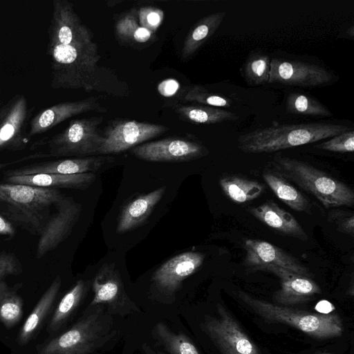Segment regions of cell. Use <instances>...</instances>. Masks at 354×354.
I'll use <instances>...</instances> for the list:
<instances>
[{
  "label": "cell",
  "instance_id": "26",
  "mask_svg": "<svg viewBox=\"0 0 354 354\" xmlns=\"http://www.w3.org/2000/svg\"><path fill=\"white\" fill-rule=\"evenodd\" d=\"M263 178L276 196L291 209L311 213L312 205L309 200L287 179L273 170L264 171Z\"/></svg>",
  "mask_w": 354,
  "mask_h": 354
},
{
  "label": "cell",
  "instance_id": "6",
  "mask_svg": "<svg viewBox=\"0 0 354 354\" xmlns=\"http://www.w3.org/2000/svg\"><path fill=\"white\" fill-rule=\"evenodd\" d=\"M237 295L254 313L270 322L289 324L317 338H331L342 334V321L337 314L299 311L252 297L244 292Z\"/></svg>",
  "mask_w": 354,
  "mask_h": 354
},
{
  "label": "cell",
  "instance_id": "37",
  "mask_svg": "<svg viewBox=\"0 0 354 354\" xmlns=\"http://www.w3.org/2000/svg\"><path fill=\"white\" fill-rule=\"evenodd\" d=\"M164 19V12L153 6H142L138 10L139 26L151 30L153 33L157 30Z\"/></svg>",
  "mask_w": 354,
  "mask_h": 354
},
{
  "label": "cell",
  "instance_id": "42",
  "mask_svg": "<svg viewBox=\"0 0 354 354\" xmlns=\"http://www.w3.org/2000/svg\"><path fill=\"white\" fill-rule=\"evenodd\" d=\"M15 234V229L11 221L0 213V235L12 237Z\"/></svg>",
  "mask_w": 354,
  "mask_h": 354
},
{
  "label": "cell",
  "instance_id": "43",
  "mask_svg": "<svg viewBox=\"0 0 354 354\" xmlns=\"http://www.w3.org/2000/svg\"><path fill=\"white\" fill-rule=\"evenodd\" d=\"M142 354H162V353L153 350L147 344H144L142 346Z\"/></svg>",
  "mask_w": 354,
  "mask_h": 354
},
{
  "label": "cell",
  "instance_id": "12",
  "mask_svg": "<svg viewBox=\"0 0 354 354\" xmlns=\"http://www.w3.org/2000/svg\"><path fill=\"white\" fill-rule=\"evenodd\" d=\"M92 289L93 298L90 306L103 305L111 315L121 317L141 312L128 297L119 274L109 266L102 268L93 280Z\"/></svg>",
  "mask_w": 354,
  "mask_h": 354
},
{
  "label": "cell",
  "instance_id": "33",
  "mask_svg": "<svg viewBox=\"0 0 354 354\" xmlns=\"http://www.w3.org/2000/svg\"><path fill=\"white\" fill-rule=\"evenodd\" d=\"M287 113L313 117H331L330 109L311 95L292 92L288 95L286 103Z\"/></svg>",
  "mask_w": 354,
  "mask_h": 354
},
{
  "label": "cell",
  "instance_id": "27",
  "mask_svg": "<svg viewBox=\"0 0 354 354\" xmlns=\"http://www.w3.org/2000/svg\"><path fill=\"white\" fill-rule=\"evenodd\" d=\"M226 12L209 14L198 20L189 30L183 44L182 57H191L209 39L221 24Z\"/></svg>",
  "mask_w": 354,
  "mask_h": 354
},
{
  "label": "cell",
  "instance_id": "1",
  "mask_svg": "<svg viewBox=\"0 0 354 354\" xmlns=\"http://www.w3.org/2000/svg\"><path fill=\"white\" fill-rule=\"evenodd\" d=\"M51 86L82 89L124 97L130 88L110 68L98 65L100 55L96 43L87 46L50 45Z\"/></svg>",
  "mask_w": 354,
  "mask_h": 354
},
{
  "label": "cell",
  "instance_id": "44",
  "mask_svg": "<svg viewBox=\"0 0 354 354\" xmlns=\"http://www.w3.org/2000/svg\"><path fill=\"white\" fill-rule=\"evenodd\" d=\"M317 354H333V353H317Z\"/></svg>",
  "mask_w": 354,
  "mask_h": 354
},
{
  "label": "cell",
  "instance_id": "34",
  "mask_svg": "<svg viewBox=\"0 0 354 354\" xmlns=\"http://www.w3.org/2000/svg\"><path fill=\"white\" fill-rule=\"evenodd\" d=\"M181 99L185 102L204 104L217 108H229L232 104L231 99L222 95L208 91L201 86L195 85L189 87L183 92Z\"/></svg>",
  "mask_w": 354,
  "mask_h": 354
},
{
  "label": "cell",
  "instance_id": "19",
  "mask_svg": "<svg viewBox=\"0 0 354 354\" xmlns=\"http://www.w3.org/2000/svg\"><path fill=\"white\" fill-rule=\"evenodd\" d=\"M113 157L94 156L77 158L61 159L24 166L10 170L6 176L46 174H80L93 173L113 162Z\"/></svg>",
  "mask_w": 354,
  "mask_h": 354
},
{
  "label": "cell",
  "instance_id": "17",
  "mask_svg": "<svg viewBox=\"0 0 354 354\" xmlns=\"http://www.w3.org/2000/svg\"><path fill=\"white\" fill-rule=\"evenodd\" d=\"M57 212L52 216L39 235L36 257L41 259L53 250L69 235L77 221L81 205L66 197L56 206Z\"/></svg>",
  "mask_w": 354,
  "mask_h": 354
},
{
  "label": "cell",
  "instance_id": "4",
  "mask_svg": "<svg viewBox=\"0 0 354 354\" xmlns=\"http://www.w3.org/2000/svg\"><path fill=\"white\" fill-rule=\"evenodd\" d=\"M113 323L104 306H88L70 328L37 345L36 354H91L114 337Z\"/></svg>",
  "mask_w": 354,
  "mask_h": 354
},
{
  "label": "cell",
  "instance_id": "11",
  "mask_svg": "<svg viewBox=\"0 0 354 354\" xmlns=\"http://www.w3.org/2000/svg\"><path fill=\"white\" fill-rule=\"evenodd\" d=\"M48 35L50 45L81 46L94 43L92 32L83 24L73 5L66 0H53Z\"/></svg>",
  "mask_w": 354,
  "mask_h": 354
},
{
  "label": "cell",
  "instance_id": "7",
  "mask_svg": "<svg viewBox=\"0 0 354 354\" xmlns=\"http://www.w3.org/2000/svg\"><path fill=\"white\" fill-rule=\"evenodd\" d=\"M102 120V117L93 116L70 121L66 129L49 140V156H98L104 141L98 131Z\"/></svg>",
  "mask_w": 354,
  "mask_h": 354
},
{
  "label": "cell",
  "instance_id": "9",
  "mask_svg": "<svg viewBox=\"0 0 354 354\" xmlns=\"http://www.w3.org/2000/svg\"><path fill=\"white\" fill-rule=\"evenodd\" d=\"M335 80L333 73L319 65L279 58L270 60L268 83L315 88L330 84Z\"/></svg>",
  "mask_w": 354,
  "mask_h": 354
},
{
  "label": "cell",
  "instance_id": "41",
  "mask_svg": "<svg viewBox=\"0 0 354 354\" xmlns=\"http://www.w3.org/2000/svg\"><path fill=\"white\" fill-rule=\"evenodd\" d=\"M178 88L179 84L177 81L167 80L159 84L158 91L162 95L171 96L176 92Z\"/></svg>",
  "mask_w": 354,
  "mask_h": 354
},
{
  "label": "cell",
  "instance_id": "8",
  "mask_svg": "<svg viewBox=\"0 0 354 354\" xmlns=\"http://www.w3.org/2000/svg\"><path fill=\"white\" fill-rule=\"evenodd\" d=\"M168 130L166 126L136 120H116L105 128L98 156L117 153L136 147Z\"/></svg>",
  "mask_w": 354,
  "mask_h": 354
},
{
  "label": "cell",
  "instance_id": "20",
  "mask_svg": "<svg viewBox=\"0 0 354 354\" xmlns=\"http://www.w3.org/2000/svg\"><path fill=\"white\" fill-rule=\"evenodd\" d=\"M276 274L281 281V288L274 295V300L283 305L304 302L322 290L311 278L288 270L269 266L264 269Z\"/></svg>",
  "mask_w": 354,
  "mask_h": 354
},
{
  "label": "cell",
  "instance_id": "39",
  "mask_svg": "<svg viewBox=\"0 0 354 354\" xmlns=\"http://www.w3.org/2000/svg\"><path fill=\"white\" fill-rule=\"evenodd\" d=\"M22 272V266L18 258L10 252H0V281L10 275Z\"/></svg>",
  "mask_w": 354,
  "mask_h": 354
},
{
  "label": "cell",
  "instance_id": "15",
  "mask_svg": "<svg viewBox=\"0 0 354 354\" xmlns=\"http://www.w3.org/2000/svg\"><path fill=\"white\" fill-rule=\"evenodd\" d=\"M245 256L243 266L252 270H264L269 266L279 267L309 278L313 277L310 270L294 256L268 242L247 239L243 245Z\"/></svg>",
  "mask_w": 354,
  "mask_h": 354
},
{
  "label": "cell",
  "instance_id": "13",
  "mask_svg": "<svg viewBox=\"0 0 354 354\" xmlns=\"http://www.w3.org/2000/svg\"><path fill=\"white\" fill-rule=\"evenodd\" d=\"M138 158L149 162H186L208 154L209 150L198 142L182 138H167L147 142L133 147Z\"/></svg>",
  "mask_w": 354,
  "mask_h": 354
},
{
  "label": "cell",
  "instance_id": "38",
  "mask_svg": "<svg viewBox=\"0 0 354 354\" xmlns=\"http://www.w3.org/2000/svg\"><path fill=\"white\" fill-rule=\"evenodd\" d=\"M328 221L337 226V230L351 236H354V215L352 212L332 209L328 215Z\"/></svg>",
  "mask_w": 354,
  "mask_h": 354
},
{
  "label": "cell",
  "instance_id": "2",
  "mask_svg": "<svg viewBox=\"0 0 354 354\" xmlns=\"http://www.w3.org/2000/svg\"><path fill=\"white\" fill-rule=\"evenodd\" d=\"M66 198L58 189L14 183H0V211L12 223L34 235H40L52 206Z\"/></svg>",
  "mask_w": 354,
  "mask_h": 354
},
{
  "label": "cell",
  "instance_id": "29",
  "mask_svg": "<svg viewBox=\"0 0 354 354\" xmlns=\"http://www.w3.org/2000/svg\"><path fill=\"white\" fill-rule=\"evenodd\" d=\"M219 183L223 193L236 203H244L259 197L264 190L258 181L236 175H224Z\"/></svg>",
  "mask_w": 354,
  "mask_h": 354
},
{
  "label": "cell",
  "instance_id": "24",
  "mask_svg": "<svg viewBox=\"0 0 354 354\" xmlns=\"http://www.w3.org/2000/svg\"><path fill=\"white\" fill-rule=\"evenodd\" d=\"M165 192L160 187L140 195L127 203L122 209L117 225L118 233H125L140 226L151 214Z\"/></svg>",
  "mask_w": 354,
  "mask_h": 354
},
{
  "label": "cell",
  "instance_id": "25",
  "mask_svg": "<svg viewBox=\"0 0 354 354\" xmlns=\"http://www.w3.org/2000/svg\"><path fill=\"white\" fill-rule=\"evenodd\" d=\"M88 289L89 283L80 279L63 296L47 325L48 334L55 335L64 328L82 304Z\"/></svg>",
  "mask_w": 354,
  "mask_h": 354
},
{
  "label": "cell",
  "instance_id": "36",
  "mask_svg": "<svg viewBox=\"0 0 354 354\" xmlns=\"http://www.w3.org/2000/svg\"><path fill=\"white\" fill-rule=\"evenodd\" d=\"M315 148L335 153H351L354 151V129L341 133L319 143Z\"/></svg>",
  "mask_w": 354,
  "mask_h": 354
},
{
  "label": "cell",
  "instance_id": "21",
  "mask_svg": "<svg viewBox=\"0 0 354 354\" xmlns=\"http://www.w3.org/2000/svg\"><path fill=\"white\" fill-rule=\"evenodd\" d=\"M250 214L261 223L283 236L306 241L308 235L296 218L272 200L250 209Z\"/></svg>",
  "mask_w": 354,
  "mask_h": 354
},
{
  "label": "cell",
  "instance_id": "28",
  "mask_svg": "<svg viewBox=\"0 0 354 354\" xmlns=\"http://www.w3.org/2000/svg\"><path fill=\"white\" fill-rule=\"evenodd\" d=\"M174 111L183 120L197 124H217L238 119L235 113L225 109L196 103L176 104Z\"/></svg>",
  "mask_w": 354,
  "mask_h": 354
},
{
  "label": "cell",
  "instance_id": "18",
  "mask_svg": "<svg viewBox=\"0 0 354 354\" xmlns=\"http://www.w3.org/2000/svg\"><path fill=\"white\" fill-rule=\"evenodd\" d=\"M90 111L106 112V109L95 97L53 105L31 120L28 138L42 133L73 116Z\"/></svg>",
  "mask_w": 354,
  "mask_h": 354
},
{
  "label": "cell",
  "instance_id": "32",
  "mask_svg": "<svg viewBox=\"0 0 354 354\" xmlns=\"http://www.w3.org/2000/svg\"><path fill=\"white\" fill-rule=\"evenodd\" d=\"M270 60L263 52H251L241 68V74L245 82L252 86L268 83Z\"/></svg>",
  "mask_w": 354,
  "mask_h": 354
},
{
  "label": "cell",
  "instance_id": "23",
  "mask_svg": "<svg viewBox=\"0 0 354 354\" xmlns=\"http://www.w3.org/2000/svg\"><path fill=\"white\" fill-rule=\"evenodd\" d=\"M95 180L94 173L80 174H46L7 176L8 183L22 184L44 188L86 189Z\"/></svg>",
  "mask_w": 354,
  "mask_h": 354
},
{
  "label": "cell",
  "instance_id": "10",
  "mask_svg": "<svg viewBox=\"0 0 354 354\" xmlns=\"http://www.w3.org/2000/svg\"><path fill=\"white\" fill-rule=\"evenodd\" d=\"M217 317H207L203 328L223 354H261L257 346L221 305Z\"/></svg>",
  "mask_w": 354,
  "mask_h": 354
},
{
  "label": "cell",
  "instance_id": "35",
  "mask_svg": "<svg viewBox=\"0 0 354 354\" xmlns=\"http://www.w3.org/2000/svg\"><path fill=\"white\" fill-rule=\"evenodd\" d=\"M138 26V9L136 7L122 13L116 21L115 28L120 43L133 44V35Z\"/></svg>",
  "mask_w": 354,
  "mask_h": 354
},
{
  "label": "cell",
  "instance_id": "14",
  "mask_svg": "<svg viewBox=\"0 0 354 354\" xmlns=\"http://www.w3.org/2000/svg\"><path fill=\"white\" fill-rule=\"evenodd\" d=\"M205 255L197 252L178 254L160 266L152 277L154 288L160 294L162 301L174 298L182 282L203 265Z\"/></svg>",
  "mask_w": 354,
  "mask_h": 354
},
{
  "label": "cell",
  "instance_id": "22",
  "mask_svg": "<svg viewBox=\"0 0 354 354\" xmlns=\"http://www.w3.org/2000/svg\"><path fill=\"white\" fill-rule=\"evenodd\" d=\"M62 286V279L57 276L40 297L36 306L19 330L16 341L18 345L25 346L35 339L46 319L52 311Z\"/></svg>",
  "mask_w": 354,
  "mask_h": 354
},
{
  "label": "cell",
  "instance_id": "3",
  "mask_svg": "<svg viewBox=\"0 0 354 354\" xmlns=\"http://www.w3.org/2000/svg\"><path fill=\"white\" fill-rule=\"evenodd\" d=\"M352 129L327 122L274 124L239 136L238 148L247 153H272L317 142Z\"/></svg>",
  "mask_w": 354,
  "mask_h": 354
},
{
  "label": "cell",
  "instance_id": "16",
  "mask_svg": "<svg viewBox=\"0 0 354 354\" xmlns=\"http://www.w3.org/2000/svg\"><path fill=\"white\" fill-rule=\"evenodd\" d=\"M27 99L15 95L0 109V151L22 149L28 142L26 124L29 115Z\"/></svg>",
  "mask_w": 354,
  "mask_h": 354
},
{
  "label": "cell",
  "instance_id": "30",
  "mask_svg": "<svg viewBox=\"0 0 354 354\" xmlns=\"http://www.w3.org/2000/svg\"><path fill=\"white\" fill-rule=\"evenodd\" d=\"M151 334L168 354H201L188 336L173 331L164 322L156 324Z\"/></svg>",
  "mask_w": 354,
  "mask_h": 354
},
{
  "label": "cell",
  "instance_id": "5",
  "mask_svg": "<svg viewBox=\"0 0 354 354\" xmlns=\"http://www.w3.org/2000/svg\"><path fill=\"white\" fill-rule=\"evenodd\" d=\"M273 171L311 194L326 208L353 207L354 192L345 183L306 162L277 154Z\"/></svg>",
  "mask_w": 354,
  "mask_h": 354
},
{
  "label": "cell",
  "instance_id": "40",
  "mask_svg": "<svg viewBox=\"0 0 354 354\" xmlns=\"http://www.w3.org/2000/svg\"><path fill=\"white\" fill-rule=\"evenodd\" d=\"M153 34L147 28L139 26L133 35V43L145 44L152 39Z\"/></svg>",
  "mask_w": 354,
  "mask_h": 354
},
{
  "label": "cell",
  "instance_id": "31",
  "mask_svg": "<svg viewBox=\"0 0 354 354\" xmlns=\"http://www.w3.org/2000/svg\"><path fill=\"white\" fill-rule=\"evenodd\" d=\"M23 315V299L4 281H0V322L10 329L19 323Z\"/></svg>",
  "mask_w": 354,
  "mask_h": 354
}]
</instances>
